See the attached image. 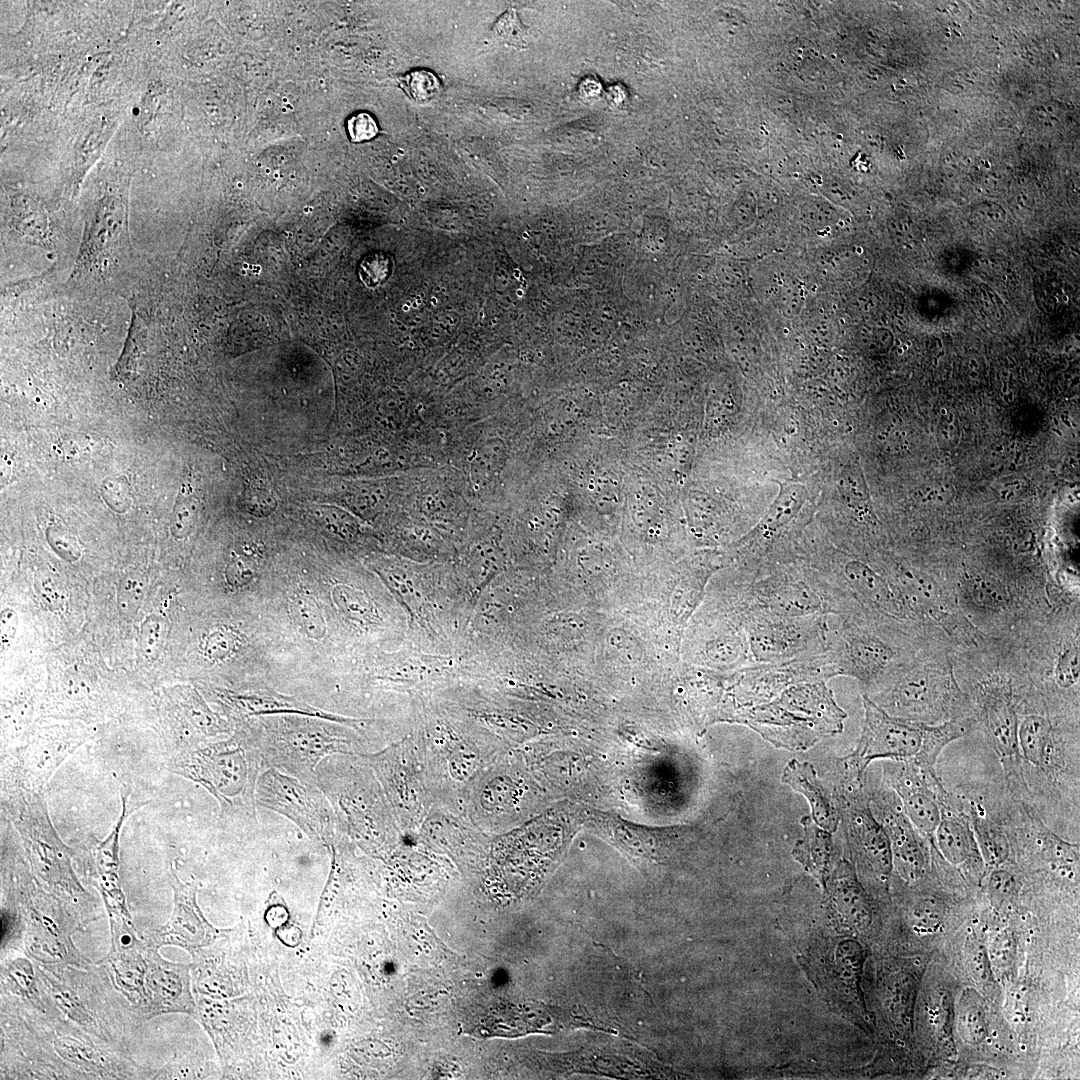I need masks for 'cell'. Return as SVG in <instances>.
Listing matches in <instances>:
<instances>
[{
    "label": "cell",
    "instance_id": "6da1fadb",
    "mask_svg": "<svg viewBox=\"0 0 1080 1080\" xmlns=\"http://www.w3.org/2000/svg\"><path fill=\"white\" fill-rule=\"evenodd\" d=\"M726 597L740 612L761 611L783 617L860 613L844 592L805 563L785 562L741 571L726 588Z\"/></svg>",
    "mask_w": 1080,
    "mask_h": 1080
},
{
    "label": "cell",
    "instance_id": "7a4b0ae2",
    "mask_svg": "<svg viewBox=\"0 0 1080 1080\" xmlns=\"http://www.w3.org/2000/svg\"><path fill=\"white\" fill-rule=\"evenodd\" d=\"M864 724L858 745L844 760L852 775L862 778L875 759L911 762L925 771L936 773L942 750L963 737L969 728L967 718L929 725L889 714L863 695Z\"/></svg>",
    "mask_w": 1080,
    "mask_h": 1080
},
{
    "label": "cell",
    "instance_id": "3957f363",
    "mask_svg": "<svg viewBox=\"0 0 1080 1080\" xmlns=\"http://www.w3.org/2000/svg\"><path fill=\"white\" fill-rule=\"evenodd\" d=\"M845 718L826 681L792 685L770 702L742 707L735 717L770 742L791 749L841 732Z\"/></svg>",
    "mask_w": 1080,
    "mask_h": 1080
},
{
    "label": "cell",
    "instance_id": "277c9868",
    "mask_svg": "<svg viewBox=\"0 0 1080 1080\" xmlns=\"http://www.w3.org/2000/svg\"><path fill=\"white\" fill-rule=\"evenodd\" d=\"M169 769L203 786L227 816L256 820V785L264 767L237 735L178 754Z\"/></svg>",
    "mask_w": 1080,
    "mask_h": 1080
},
{
    "label": "cell",
    "instance_id": "5b68a950",
    "mask_svg": "<svg viewBox=\"0 0 1080 1080\" xmlns=\"http://www.w3.org/2000/svg\"><path fill=\"white\" fill-rule=\"evenodd\" d=\"M260 757L264 769L273 768L316 784V768L326 757L345 753L348 739L325 722L301 717L277 718L260 730L236 734Z\"/></svg>",
    "mask_w": 1080,
    "mask_h": 1080
},
{
    "label": "cell",
    "instance_id": "8992f818",
    "mask_svg": "<svg viewBox=\"0 0 1080 1080\" xmlns=\"http://www.w3.org/2000/svg\"><path fill=\"white\" fill-rule=\"evenodd\" d=\"M741 618L755 664L801 660L828 650V616L783 617L744 611Z\"/></svg>",
    "mask_w": 1080,
    "mask_h": 1080
},
{
    "label": "cell",
    "instance_id": "52a82bcc",
    "mask_svg": "<svg viewBox=\"0 0 1080 1080\" xmlns=\"http://www.w3.org/2000/svg\"><path fill=\"white\" fill-rule=\"evenodd\" d=\"M874 687L873 700L889 714L929 725L953 718L961 707V694L947 675L897 668Z\"/></svg>",
    "mask_w": 1080,
    "mask_h": 1080
},
{
    "label": "cell",
    "instance_id": "ba28073f",
    "mask_svg": "<svg viewBox=\"0 0 1080 1080\" xmlns=\"http://www.w3.org/2000/svg\"><path fill=\"white\" fill-rule=\"evenodd\" d=\"M256 802L285 816L313 840L334 844L340 836L336 813L316 784L267 768L257 780Z\"/></svg>",
    "mask_w": 1080,
    "mask_h": 1080
},
{
    "label": "cell",
    "instance_id": "9c48e42d",
    "mask_svg": "<svg viewBox=\"0 0 1080 1080\" xmlns=\"http://www.w3.org/2000/svg\"><path fill=\"white\" fill-rule=\"evenodd\" d=\"M801 959L809 978L835 1011L846 1017L864 1012L860 980L865 951L858 941L842 937L819 940Z\"/></svg>",
    "mask_w": 1080,
    "mask_h": 1080
},
{
    "label": "cell",
    "instance_id": "30bf717a",
    "mask_svg": "<svg viewBox=\"0 0 1080 1080\" xmlns=\"http://www.w3.org/2000/svg\"><path fill=\"white\" fill-rule=\"evenodd\" d=\"M837 629L830 631L826 651L838 676L856 678L866 686H875L898 666L897 652L888 638L870 626L862 614L839 618Z\"/></svg>",
    "mask_w": 1080,
    "mask_h": 1080
},
{
    "label": "cell",
    "instance_id": "8fae6325",
    "mask_svg": "<svg viewBox=\"0 0 1080 1080\" xmlns=\"http://www.w3.org/2000/svg\"><path fill=\"white\" fill-rule=\"evenodd\" d=\"M804 563L848 595L862 612L873 614L872 619L904 616L905 602L896 585L867 563L816 548Z\"/></svg>",
    "mask_w": 1080,
    "mask_h": 1080
},
{
    "label": "cell",
    "instance_id": "7c38bea8",
    "mask_svg": "<svg viewBox=\"0 0 1080 1080\" xmlns=\"http://www.w3.org/2000/svg\"><path fill=\"white\" fill-rule=\"evenodd\" d=\"M14 817L15 828L27 845L40 875L52 883L64 886L72 883L68 849L52 825L42 796L35 791L22 789Z\"/></svg>",
    "mask_w": 1080,
    "mask_h": 1080
},
{
    "label": "cell",
    "instance_id": "4fadbf2b",
    "mask_svg": "<svg viewBox=\"0 0 1080 1080\" xmlns=\"http://www.w3.org/2000/svg\"><path fill=\"white\" fill-rule=\"evenodd\" d=\"M883 768L905 815L921 834L932 839L941 817L939 793L944 788L937 773L904 761L892 760Z\"/></svg>",
    "mask_w": 1080,
    "mask_h": 1080
},
{
    "label": "cell",
    "instance_id": "5bb4252c",
    "mask_svg": "<svg viewBox=\"0 0 1080 1080\" xmlns=\"http://www.w3.org/2000/svg\"><path fill=\"white\" fill-rule=\"evenodd\" d=\"M716 608L711 626L701 630L694 644L693 658L722 671L754 665L740 613L721 603Z\"/></svg>",
    "mask_w": 1080,
    "mask_h": 1080
},
{
    "label": "cell",
    "instance_id": "9a60e30c",
    "mask_svg": "<svg viewBox=\"0 0 1080 1080\" xmlns=\"http://www.w3.org/2000/svg\"><path fill=\"white\" fill-rule=\"evenodd\" d=\"M941 817L932 841L943 860L979 879L985 864L960 796L946 788L939 794Z\"/></svg>",
    "mask_w": 1080,
    "mask_h": 1080
},
{
    "label": "cell",
    "instance_id": "2e32d148",
    "mask_svg": "<svg viewBox=\"0 0 1080 1080\" xmlns=\"http://www.w3.org/2000/svg\"><path fill=\"white\" fill-rule=\"evenodd\" d=\"M875 801L890 839L893 866L905 881L921 882L930 868L931 840L910 822L895 794L880 795Z\"/></svg>",
    "mask_w": 1080,
    "mask_h": 1080
},
{
    "label": "cell",
    "instance_id": "e0dca14e",
    "mask_svg": "<svg viewBox=\"0 0 1080 1080\" xmlns=\"http://www.w3.org/2000/svg\"><path fill=\"white\" fill-rule=\"evenodd\" d=\"M846 825L853 851L861 864L880 880H886L893 868L889 836L875 818L860 787L846 799Z\"/></svg>",
    "mask_w": 1080,
    "mask_h": 1080
},
{
    "label": "cell",
    "instance_id": "ac0fdd59",
    "mask_svg": "<svg viewBox=\"0 0 1080 1080\" xmlns=\"http://www.w3.org/2000/svg\"><path fill=\"white\" fill-rule=\"evenodd\" d=\"M826 889L832 915L840 926L853 931H864L870 926L871 903L851 865L840 863Z\"/></svg>",
    "mask_w": 1080,
    "mask_h": 1080
},
{
    "label": "cell",
    "instance_id": "d6986e66",
    "mask_svg": "<svg viewBox=\"0 0 1080 1080\" xmlns=\"http://www.w3.org/2000/svg\"><path fill=\"white\" fill-rule=\"evenodd\" d=\"M224 700L239 715L244 717L270 714L303 715L338 723H348V719L312 707L295 698L287 697L268 690H244L228 692Z\"/></svg>",
    "mask_w": 1080,
    "mask_h": 1080
},
{
    "label": "cell",
    "instance_id": "ffe728a7",
    "mask_svg": "<svg viewBox=\"0 0 1080 1080\" xmlns=\"http://www.w3.org/2000/svg\"><path fill=\"white\" fill-rule=\"evenodd\" d=\"M82 741L37 740L17 754L18 774L24 789L37 792L50 779L62 761Z\"/></svg>",
    "mask_w": 1080,
    "mask_h": 1080
},
{
    "label": "cell",
    "instance_id": "44dd1931",
    "mask_svg": "<svg viewBox=\"0 0 1080 1080\" xmlns=\"http://www.w3.org/2000/svg\"><path fill=\"white\" fill-rule=\"evenodd\" d=\"M782 780L807 799L811 818L818 826L830 833L837 830L840 821L838 812L811 763L792 759L784 768Z\"/></svg>",
    "mask_w": 1080,
    "mask_h": 1080
},
{
    "label": "cell",
    "instance_id": "7402d4cb",
    "mask_svg": "<svg viewBox=\"0 0 1080 1080\" xmlns=\"http://www.w3.org/2000/svg\"><path fill=\"white\" fill-rule=\"evenodd\" d=\"M801 822L804 834L795 844L793 856L826 887L833 856L831 833L818 826L811 816L804 817Z\"/></svg>",
    "mask_w": 1080,
    "mask_h": 1080
},
{
    "label": "cell",
    "instance_id": "603a6c76",
    "mask_svg": "<svg viewBox=\"0 0 1080 1080\" xmlns=\"http://www.w3.org/2000/svg\"><path fill=\"white\" fill-rule=\"evenodd\" d=\"M122 796V811L121 815L115 824L113 830L108 837L103 840L96 849L97 866L100 872L102 880V888L107 898L114 901V903L120 907L123 906L124 896L120 890L118 883V862H119V838L120 831L124 824V821L128 815L127 810V797L124 793Z\"/></svg>",
    "mask_w": 1080,
    "mask_h": 1080
},
{
    "label": "cell",
    "instance_id": "cb8c5ba5",
    "mask_svg": "<svg viewBox=\"0 0 1080 1080\" xmlns=\"http://www.w3.org/2000/svg\"><path fill=\"white\" fill-rule=\"evenodd\" d=\"M958 1030L963 1040L969 1044H979L987 1036V1019L984 1003L980 995L967 989L963 992L958 1005Z\"/></svg>",
    "mask_w": 1080,
    "mask_h": 1080
},
{
    "label": "cell",
    "instance_id": "d4e9b609",
    "mask_svg": "<svg viewBox=\"0 0 1080 1080\" xmlns=\"http://www.w3.org/2000/svg\"><path fill=\"white\" fill-rule=\"evenodd\" d=\"M289 615L295 626L308 638H324L327 626L322 610L308 593H296L288 601Z\"/></svg>",
    "mask_w": 1080,
    "mask_h": 1080
},
{
    "label": "cell",
    "instance_id": "484cf974",
    "mask_svg": "<svg viewBox=\"0 0 1080 1080\" xmlns=\"http://www.w3.org/2000/svg\"><path fill=\"white\" fill-rule=\"evenodd\" d=\"M332 598L336 606L348 617L373 623L378 614L368 596L353 587L340 584L332 590Z\"/></svg>",
    "mask_w": 1080,
    "mask_h": 1080
},
{
    "label": "cell",
    "instance_id": "4316f807",
    "mask_svg": "<svg viewBox=\"0 0 1080 1080\" xmlns=\"http://www.w3.org/2000/svg\"><path fill=\"white\" fill-rule=\"evenodd\" d=\"M838 488L846 505L860 520L864 519L868 493L861 469L856 465H846L840 473Z\"/></svg>",
    "mask_w": 1080,
    "mask_h": 1080
},
{
    "label": "cell",
    "instance_id": "83f0119b",
    "mask_svg": "<svg viewBox=\"0 0 1080 1080\" xmlns=\"http://www.w3.org/2000/svg\"><path fill=\"white\" fill-rule=\"evenodd\" d=\"M987 896L996 908H1003L1015 902L1020 891L1017 876L1003 865L992 868L987 884Z\"/></svg>",
    "mask_w": 1080,
    "mask_h": 1080
},
{
    "label": "cell",
    "instance_id": "f1b7e54d",
    "mask_svg": "<svg viewBox=\"0 0 1080 1080\" xmlns=\"http://www.w3.org/2000/svg\"><path fill=\"white\" fill-rule=\"evenodd\" d=\"M399 83L407 96L420 104L430 102L441 92L440 80L428 70H413L400 77Z\"/></svg>",
    "mask_w": 1080,
    "mask_h": 1080
},
{
    "label": "cell",
    "instance_id": "f546056e",
    "mask_svg": "<svg viewBox=\"0 0 1080 1080\" xmlns=\"http://www.w3.org/2000/svg\"><path fill=\"white\" fill-rule=\"evenodd\" d=\"M241 638L231 627L221 626L212 630L203 641L202 651L211 661H222L233 655L239 648Z\"/></svg>",
    "mask_w": 1080,
    "mask_h": 1080
},
{
    "label": "cell",
    "instance_id": "4dcf8cb0",
    "mask_svg": "<svg viewBox=\"0 0 1080 1080\" xmlns=\"http://www.w3.org/2000/svg\"><path fill=\"white\" fill-rule=\"evenodd\" d=\"M167 637L166 620L158 615H151L142 623L139 637L141 655L147 661L158 658Z\"/></svg>",
    "mask_w": 1080,
    "mask_h": 1080
},
{
    "label": "cell",
    "instance_id": "1f68e13d",
    "mask_svg": "<svg viewBox=\"0 0 1080 1080\" xmlns=\"http://www.w3.org/2000/svg\"><path fill=\"white\" fill-rule=\"evenodd\" d=\"M146 583L137 576L124 578L118 586L117 607L125 618H133L141 605Z\"/></svg>",
    "mask_w": 1080,
    "mask_h": 1080
},
{
    "label": "cell",
    "instance_id": "d6a6232c",
    "mask_svg": "<svg viewBox=\"0 0 1080 1080\" xmlns=\"http://www.w3.org/2000/svg\"><path fill=\"white\" fill-rule=\"evenodd\" d=\"M944 912L945 904L942 899L936 896H924L914 906V923L920 930L932 932L941 924Z\"/></svg>",
    "mask_w": 1080,
    "mask_h": 1080
},
{
    "label": "cell",
    "instance_id": "836d02e7",
    "mask_svg": "<svg viewBox=\"0 0 1080 1080\" xmlns=\"http://www.w3.org/2000/svg\"><path fill=\"white\" fill-rule=\"evenodd\" d=\"M965 591L974 603L981 607L998 608L1005 601L1004 590L998 583L985 578H974L966 583Z\"/></svg>",
    "mask_w": 1080,
    "mask_h": 1080
},
{
    "label": "cell",
    "instance_id": "e575fe53",
    "mask_svg": "<svg viewBox=\"0 0 1080 1080\" xmlns=\"http://www.w3.org/2000/svg\"><path fill=\"white\" fill-rule=\"evenodd\" d=\"M198 502L191 495H182L176 503L171 520V532L176 538L187 537L194 529Z\"/></svg>",
    "mask_w": 1080,
    "mask_h": 1080
},
{
    "label": "cell",
    "instance_id": "d590c367",
    "mask_svg": "<svg viewBox=\"0 0 1080 1080\" xmlns=\"http://www.w3.org/2000/svg\"><path fill=\"white\" fill-rule=\"evenodd\" d=\"M1016 952L1014 937L1008 931L998 932L991 941L988 949V958L992 965L999 971H1007L1011 968Z\"/></svg>",
    "mask_w": 1080,
    "mask_h": 1080
},
{
    "label": "cell",
    "instance_id": "8d00e7d4",
    "mask_svg": "<svg viewBox=\"0 0 1080 1080\" xmlns=\"http://www.w3.org/2000/svg\"><path fill=\"white\" fill-rule=\"evenodd\" d=\"M1079 649L1077 646L1066 648L1055 667V682L1062 689L1073 688L1079 681Z\"/></svg>",
    "mask_w": 1080,
    "mask_h": 1080
},
{
    "label": "cell",
    "instance_id": "74e56055",
    "mask_svg": "<svg viewBox=\"0 0 1080 1080\" xmlns=\"http://www.w3.org/2000/svg\"><path fill=\"white\" fill-rule=\"evenodd\" d=\"M244 506L250 514L261 517L275 509L276 501L262 484L252 483L245 492Z\"/></svg>",
    "mask_w": 1080,
    "mask_h": 1080
},
{
    "label": "cell",
    "instance_id": "f35d334b",
    "mask_svg": "<svg viewBox=\"0 0 1080 1080\" xmlns=\"http://www.w3.org/2000/svg\"><path fill=\"white\" fill-rule=\"evenodd\" d=\"M255 563L248 556H236L226 568V580L234 588L248 584L255 576Z\"/></svg>",
    "mask_w": 1080,
    "mask_h": 1080
},
{
    "label": "cell",
    "instance_id": "ab89813d",
    "mask_svg": "<svg viewBox=\"0 0 1080 1080\" xmlns=\"http://www.w3.org/2000/svg\"><path fill=\"white\" fill-rule=\"evenodd\" d=\"M347 130L353 141L361 142L375 137L378 133V126L370 114L360 112L348 119Z\"/></svg>",
    "mask_w": 1080,
    "mask_h": 1080
},
{
    "label": "cell",
    "instance_id": "60d3db41",
    "mask_svg": "<svg viewBox=\"0 0 1080 1080\" xmlns=\"http://www.w3.org/2000/svg\"><path fill=\"white\" fill-rule=\"evenodd\" d=\"M496 31L500 37L511 42L513 45L523 43V26L514 11L502 16L497 22Z\"/></svg>",
    "mask_w": 1080,
    "mask_h": 1080
},
{
    "label": "cell",
    "instance_id": "b9f144b4",
    "mask_svg": "<svg viewBox=\"0 0 1080 1080\" xmlns=\"http://www.w3.org/2000/svg\"><path fill=\"white\" fill-rule=\"evenodd\" d=\"M18 617L11 609H4L1 613V650L5 651L10 646L17 630Z\"/></svg>",
    "mask_w": 1080,
    "mask_h": 1080
}]
</instances>
